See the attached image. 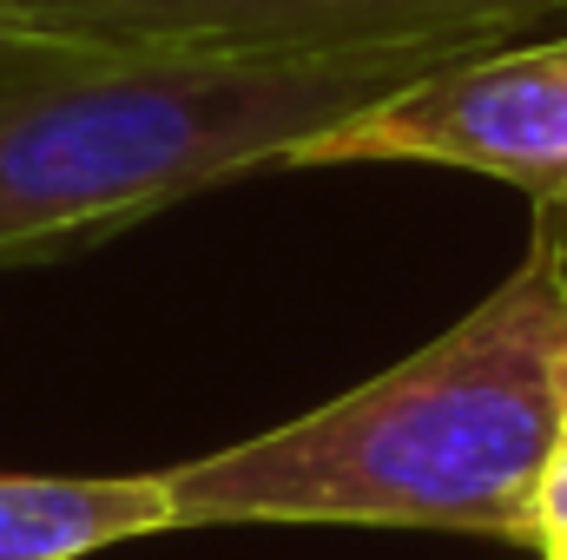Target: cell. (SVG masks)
<instances>
[{
	"label": "cell",
	"instance_id": "cell-5",
	"mask_svg": "<svg viewBox=\"0 0 567 560\" xmlns=\"http://www.w3.org/2000/svg\"><path fill=\"white\" fill-rule=\"evenodd\" d=\"M165 528V475H0V560H93Z\"/></svg>",
	"mask_w": 567,
	"mask_h": 560
},
{
	"label": "cell",
	"instance_id": "cell-8",
	"mask_svg": "<svg viewBox=\"0 0 567 560\" xmlns=\"http://www.w3.org/2000/svg\"><path fill=\"white\" fill-rule=\"evenodd\" d=\"M542 560H567V548H555V554H542Z\"/></svg>",
	"mask_w": 567,
	"mask_h": 560
},
{
	"label": "cell",
	"instance_id": "cell-6",
	"mask_svg": "<svg viewBox=\"0 0 567 560\" xmlns=\"http://www.w3.org/2000/svg\"><path fill=\"white\" fill-rule=\"evenodd\" d=\"M567 548V370H561V416H555V455L542 481V521H535V554Z\"/></svg>",
	"mask_w": 567,
	"mask_h": 560
},
{
	"label": "cell",
	"instance_id": "cell-3",
	"mask_svg": "<svg viewBox=\"0 0 567 560\" xmlns=\"http://www.w3.org/2000/svg\"><path fill=\"white\" fill-rule=\"evenodd\" d=\"M567 0H0V46H205V53H488Z\"/></svg>",
	"mask_w": 567,
	"mask_h": 560
},
{
	"label": "cell",
	"instance_id": "cell-7",
	"mask_svg": "<svg viewBox=\"0 0 567 560\" xmlns=\"http://www.w3.org/2000/svg\"><path fill=\"white\" fill-rule=\"evenodd\" d=\"M548 238H555V251H561V271H567V198H555V205H542V218H535Z\"/></svg>",
	"mask_w": 567,
	"mask_h": 560
},
{
	"label": "cell",
	"instance_id": "cell-4",
	"mask_svg": "<svg viewBox=\"0 0 567 560\" xmlns=\"http://www.w3.org/2000/svg\"><path fill=\"white\" fill-rule=\"evenodd\" d=\"M310 165H455L555 205L567 198V33L508 40L435 66L290 152L284 172Z\"/></svg>",
	"mask_w": 567,
	"mask_h": 560
},
{
	"label": "cell",
	"instance_id": "cell-1",
	"mask_svg": "<svg viewBox=\"0 0 567 560\" xmlns=\"http://www.w3.org/2000/svg\"><path fill=\"white\" fill-rule=\"evenodd\" d=\"M567 370V271L528 258L416 356L310 416L165 468L172 528H435L535 548Z\"/></svg>",
	"mask_w": 567,
	"mask_h": 560
},
{
	"label": "cell",
	"instance_id": "cell-2",
	"mask_svg": "<svg viewBox=\"0 0 567 560\" xmlns=\"http://www.w3.org/2000/svg\"><path fill=\"white\" fill-rule=\"evenodd\" d=\"M462 53L0 46V271L113 245L165 205L251 172Z\"/></svg>",
	"mask_w": 567,
	"mask_h": 560
}]
</instances>
